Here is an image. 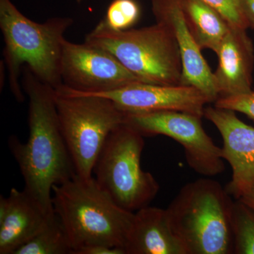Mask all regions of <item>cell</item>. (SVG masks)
Here are the masks:
<instances>
[{"instance_id": "cell-1", "label": "cell", "mask_w": 254, "mask_h": 254, "mask_svg": "<svg viewBox=\"0 0 254 254\" xmlns=\"http://www.w3.org/2000/svg\"><path fill=\"white\" fill-rule=\"evenodd\" d=\"M21 81L28 98L29 136L23 143L9 137L8 145L19 167L24 190L46 210L53 212V188L76 175L55 103V89L24 66Z\"/></svg>"}, {"instance_id": "cell-2", "label": "cell", "mask_w": 254, "mask_h": 254, "mask_svg": "<svg viewBox=\"0 0 254 254\" xmlns=\"http://www.w3.org/2000/svg\"><path fill=\"white\" fill-rule=\"evenodd\" d=\"M69 17L35 22L23 15L11 0H0V28L4 38V64L10 89L19 103L25 100L20 82L26 66L42 82L55 89L63 85L62 57L64 34L72 26Z\"/></svg>"}, {"instance_id": "cell-3", "label": "cell", "mask_w": 254, "mask_h": 254, "mask_svg": "<svg viewBox=\"0 0 254 254\" xmlns=\"http://www.w3.org/2000/svg\"><path fill=\"white\" fill-rule=\"evenodd\" d=\"M53 206L73 254L82 247L93 245L125 251L134 213L120 208L94 177L83 178L76 175L55 185Z\"/></svg>"}, {"instance_id": "cell-4", "label": "cell", "mask_w": 254, "mask_h": 254, "mask_svg": "<svg viewBox=\"0 0 254 254\" xmlns=\"http://www.w3.org/2000/svg\"><path fill=\"white\" fill-rule=\"evenodd\" d=\"M231 195L218 182L201 178L182 187L167 208L187 254H233Z\"/></svg>"}, {"instance_id": "cell-5", "label": "cell", "mask_w": 254, "mask_h": 254, "mask_svg": "<svg viewBox=\"0 0 254 254\" xmlns=\"http://www.w3.org/2000/svg\"><path fill=\"white\" fill-rule=\"evenodd\" d=\"M85 42L109 52L142 83L181 84L180 48L171 32L160 23L118 31L103 19Z\"/></svg>"}, {"instance_id": "cell-6", "label": "cell", "mask_w": 254, "mask_h": 254, "mask_svg": "<svg viewBox=\"0 0 254 254\" xmlns=\"http://www.w3.org/2000/svg\"><path fill=\"white\" fill-rule=\"evenodd\" d=\"M55 103L76 175L90 178L108 136L125 124V113L105 97L76 93L64 85L55 89Z\"/></svg>"}, {"instance_id": "cell-7", "label": "cell", "mask_w": 254, "mask_h": 254, "mask_svg": "<svg viewBox=\"0 0 254 254\" xmlns=\"http://www.w3.org/2000/svg\"><path fill=\"white\" fill-rule=\"evenodd\" d=\"M144 138L127 124L120 125L108 136L93 170L102 190L132 213L149 205L160 190L153 175L141 168Z\"/></svg>"}, {"instance_id": "cell-8", "label": "cell", "mask_w": 254, "mask_h": 254, "mask_svg": "<svg viewBox=\"0 0 254 254\" xmlns=\"http://www.w3.org/2000/svg\"><path fill=\"white\" fill-rule=\"evenodd\" d=\"M201 118L179 111L125 113V124L144 137H170L183 147L187 163L195 173L210 177L225 171L222 148L215 145Z\"/></svg>"}, {"instance_id": "cell-9", "label": "cell", "mask_w": 254, "mask_h": 254, "mask_svg": "<svg viewBox=\"0 0 254 254\" xmlns=\"http://www.w3.org/2000/svg\"><path fill=\"white\" fill-rule=\"evenodd\" d=\"M63 85L84 94L105 93L142 83L114 55L84 42L65 39L62 57Z\"/></svg>"}, {"instance_id": "cell-10", "label": "cell", "mask_w": 254, "mask_h": 254, "mask_svg": "<svg viewBox=\"0 0 254 254\" xmlns=\"http://www.w3.org/2000/svg\"><path fill=\"white\" fill-rule=\"evenodd\" d=\"M90 95L111 100L125 113L179 111L203 118L205 105L211 103L198 88L182 84L156 85L140 82L114 91Z\"/></svg>"}, {"instance_id": "cell-11", "label": "cell", "mask_w": 254, "mask_h": 254, "mask_svg": "<svg viewBox=\"0 0 254 254\" xmlns=\"http://www.w3.org/2000/svg\"><path fill=\"white\" fill-rule=\"evenodd\" d=\"M204 117L220 131L222 158L232 170L227 190L239 199L254 183V128L242 122L235 111L205 107Z\"/></svg>"}, {"instance_id": "cell-12", "label": "cell", "mask_w": 254, "mask_h": 254, "mask_svg": "<svg viewBox=\"0 0 254 254\" xmlns=\"http://www.w3.org/2000/svg\"><path fill=\"white\" fill-rule=\"evenodd\" d=\"M156 23L165 26L175 37L182 63V85L191 86L205 93L211 102L218 98L213 71L189 30L182 0H150Z\"/></svg>"}, {"instance_id": "cell-13", "label": "cell", "mask_w": 254, "mask_h": 254, "mask_svg": "<svg viewBox=\"0 0 254 254\" xmlns=\"http://www.w3.org/2000/svg\"><path fill=\"white\" fill-rule=\"evenodd\" d=\"M55 212L46 210L24 190L0 195V254H14L43 230Z\"/></svg>"}, {"instance_id": "cell-14", "label": "cell", "mask_w": 254, "mask_h": 254, "mask_svg": "<svg viewBox=\"0 0 254 254\" xmlns=\"http://www.w3.org/2000/svg\"><path fill=\"white\" fill-rule=\"evenodd\" d=\"M216 54L213 74L218 98L252 91L254 48L247 29L231 26Z\"/></svg>"}, {"instance_id": "cell-15", "label": "cell", "mask_w": 254, "mask_h": 254, "mask_svg": "<svg viewBox=\"0 0 254 254\" xmlns=\"http://www.w3.org/2000/svg\"><path fill=\"white\" fill-rule=\"evenodd\" d=\"M126 254H187L167 209L143 207L134 212Z\"/></svg>"}, {"instance_id": "cell-16", "label": "cell", "mask_w": 254, "mask_h": 254, "mask_svg": "<svg viewBox=\"0 0 254 254\" xmlns=\"http://www.w3.org/2000/svg\"><path fill=\"white\" fill-rule=\"evenodd\" d=\"M182 9L189 30L200 49L218 53L231 27L230 23L201 0H182Z\"/></svg>"}, {"instance_id": "cell-17", "label": "cell", "mask_w": 254, "mask_h": 254, "mask_svg": "<svg viewBox=\"0 0 254 254\" xmlns=\"http://www.w3.org/2000/svg\"><path fill=\"white\" fill-rule=\"evenodd\" d=\"M14 254H73V250L63 224L55 213L43 230Z\"/></svg>"}, {"instance_id": "cell-18", "label": "cell", "mask_w": 254, "mask_h": 254, "mask_svg": "<svg viewBox=\"0 0 254 254\" xmlns=\"http://www.w3.org/2000/svg\"><path fill=\"white\" fill-rule=\"evenodd\" d=\"M233 254H254V208L236 199L232 213Z\"/></svg>"}, {"instance_id": "cell-19", "label": "cell", "mask_w": 254, "mask_h": 254, "mask_svg": "<svg viewBox=\"0 0 254 254\" xmlns=\"http://www.w3.org/2000/svg\"><path fill=\"white\" fill-rule=\"evenodd\" d=\"M140 15L141 9L136 0H113L107 9L104 21L110 28L124 31L131 28Z\"/></svg>"}, {"instance_id": "cell-20", "label": "cell", "mask_w": 254, "mask_h": 254, "mask_svg": "<svg viewBox=\"0 0 254 254\" xmlns=\"http://www.w3.org/2000/svg\"><path fill=\"white\" fill-rule=\"evenodd\" d=\"M218 11L232 27L249 28L241 11L238 0H201Z\"/></svg>"}, {"instance_id": "cell-21", "label": "cell", "mask_w": 254, "mask_h": 254, "mask_svg": "<svg viewBox=\"0 0 254 254\" xmlns=\"http://www.w3.org/2000/svg\"><path fill=\"white\" fill-rule=\"evenodd\" d=\"M214 106L240 113L254 122V91L231 96L220 97Z\"/></svg>"}, {"instance_id": "cell-22", "label": "cell", "mask_w": 254, "mask_h": 254, "mask_svg": "<svg viewBox=\"0 0 254 254\" xmlns=\"http://www.w3.org/2000/svg\"><path fill=\"white\" fill-rule=\"evenodd\" d=\"M74 254H126L123 249L103 245H88L76 251Z\"/></svg>"}, {"instance_id": "cell-23", "label": "cell", "mask_w": 254, "mask_h": 254, "mask_svg": "<svg viewBox=\"0 0 254 254\" xmlns=\"http://www.w3.org/2000/svg\"><path fill=\"white\" fill-rule=\"evenodd\" d=\"M238 3L249 27L254 29V0H238Z\"/></svg>"}, {"instance_id": "cell-24", "label": "cell", "mask_w": 254, "mask_h": 254, "mask_svg": "<svg viewBox=\"0 0 254 254\" xmlns=\"http://www.w3.org/2000/svg\"><path fill=\"white\" fill-rule=\"evenodd\" d=\"M239 200L248 205L249 206L254 208V183L250 187V190L244 193L242 196L239 198Z\"/></svg>"}, {"instance_id": "cell-25", "label": "cell", "mask_w": 254, "mask_h": 254, "mask_svg": "<svg viewBox=\"0 0 254 254\" xmlns=\"http://www.w3.org/2000/svg\"><path fill=\"white\" fill-rule=\"evenodd\" d=\"M76 1H77L78 3H80L81 2V1H83V0H76Z\"/></svg>"}]
</instances>
